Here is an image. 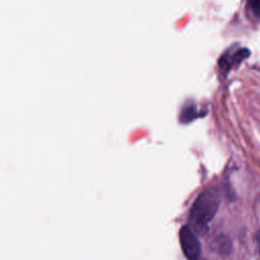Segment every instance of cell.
Segmentation results:
<instances>
[{"mask_svg": "<svg viewBox=\"0 0 260 260\" xmlns=\"http://www.w3.org/2000/svg\"><path fill=\"white\" fill-rule=\"evenodd\" d=\"M249 56V50L247 49H239L234 52L232 55H224L219 60V64L221 68L229 70L231 67L238 65L241 61Z\"/></svg>", "mask_w": 260, "mask_h": 260, "instance_id": "obj_3", "label": "cell"}, {"mask_svg": "<svg viewBox=\"0 0 260 260\" xmlns=\"http://www.w3.org/2000/svg\"><path fill=\"white\" fill-rule=\"evenodd\" d=\"M180 243L184 255L188 260H198L200 256V243L190 226L184 225L180 231Z\"/></svg>", "mask_w": 260, "mask_h": 260, "instance_id": "obj_2", "label": "cell"}, {"mask_svg": "<svg viewBox=\"0 0 260 260\" xmlns=\"http://www.w3.org/2000/svg\"><path fill=\"white\" fill-rule=\"evenodd\" d=\"M219 205V194L215 188L204 190L195 200L191 212L190 221L197 230L206 229L209 221L215 215Z\"/></svg>", "mask_w": 260, "mask_h": 260, "instance_id": "obj_1", "label": "cell"}, {"mask_svg": "<svg viewBox=\"0 0 260 260\" xmlns=\"http://www.w3.org/2000/svg\"><path fill=\"white\" fill-rule=\"evenodd\" d=\"M249 4L254 14L260 17V0H249Z\"/></svg>", "mask_w": 260, "mask_h": 260, "instance_id": "obj_4", "label": "cell"}, {"mask_svg": "<svg viewBox=\"0 0 260 260\" xmlns=\"http://www.w3.org/2000/svg\"><path fill=\"white\" fill-rule=\"evenodd\" d=\"M256 240H257V244H258V249L260 251V231L256 235Z\"/></svg>", "mask_w": 260, "mask_h": 260, "instance_id": "obj_5", "label": "cell"}]
</instances>
